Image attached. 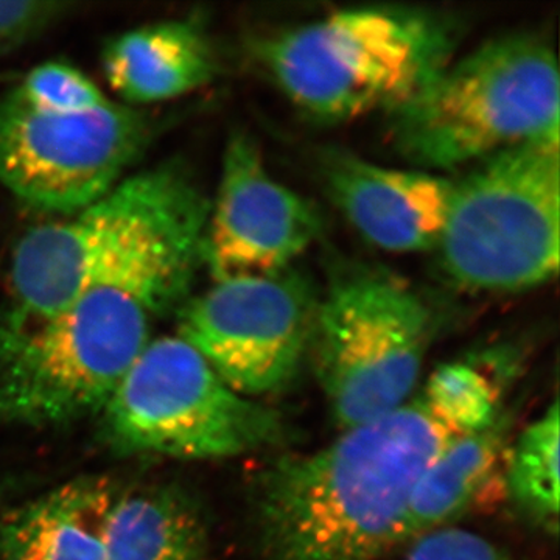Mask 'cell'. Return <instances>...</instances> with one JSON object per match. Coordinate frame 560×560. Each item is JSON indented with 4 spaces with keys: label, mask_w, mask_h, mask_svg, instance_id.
<instances>
[{
    "label": "cell",
    "mask_w": 560,
    "mask_h": 560,
    "mask_svg": "<svg viewBox=\"0 0 560 560\" xmlns=\"http://www.w3.org/2000/svg\"><path fill=\"white\" fill-rule=\"evenodd\" d=\"M456 436L418 390L324 447L276 456L254 486L261 559H385L404 547L420 477Z\"/></svg>",
    "instance_id": "1"
},
{
    "label": "cell",
    "mask_w": 560,
    "mask_h": 560,
    "mask_svg": "<svg viewBox=\"0 0 560 560\" xmlns=\"http://www.w3.org/2000/svg\"><path fill=\"white\" fill-rule=\"evenodd\" d=\"M200 246H179L103 280L51 318L0 331V419L68 423L106 405L153 338V320L189 301Z\"/></svg>",
    "instance_id": "2"
},
{
    "label": "cell",
    "mask_w": 560,
    "mask_h": 560,
    "mask_svg": "<svg viewBox=\"0 0 560 560\" xmlns=\"http://www.w3.org/2000/svg\"><path fill=\"white\" fill-rule=\"evenodd\" d=\"M210 201L180 162L125 176L90 206L22 235L11 257L10 300L0 331L27 329L83 291L205 241Z\"/></svg>",
    "instance_id": "3"
},
{
    "label": "cell",
    "mask_w": 560,
    "mask_h": 560,
    "mask_svg": "<svg viewBox=\"0 0 560 560\" xmlns=\"http://www.w3.org/2000/svg\"><path fill=\"white\" fill-rule=\"evenodd\" d=\"M458 38L447 14L359 7L268 36L256 54L298 109L337 124L400 108L455 58Z\"/></svg>",
    "instance_id": "4"
},
{
    "label": "cell",
    "mask_w": 560,
    "mask_h": 560,
    "mask_svg": "<svg viewBox=\"0 0 560 560\" xmlns=\"http://www.w3.org/2000/svg\"><path fill=\"white\" fill-rule=\"evenodd\" d=\"M558 58L547 39L501 36L453 60L389 113L394 147L419 171H455L559 140Z\"/></svg>",
    "instance_id": "5"
},
{
    "label": "cell",
    "mask_w": 560,
    "mask_h": 560,
    "mask_svg": "<svg viewBox=\"0 0 560 560\" xmlns=\"http://www.w3.org/2000/svg\"><path fill=\"white\" fill-rule=\"evenodd\" d=\"M436 330V313L399 276L363 264L331 272L308 361L338 430L415 397Z\"/></svg>",
    "instance_id": "6"
},
{
    "label": "cell",
    "mask_w": 560,
    "mask_h": 560,
    "mask_svg": "<svg viewBox=\"0 0 560 560\" xmlns=\"http://www.w3.org/2000/svg\"><path fill=\"white\" fill-rule=\"evenodd\" d=\"M559 230V140H539L493 154L453 179L436 250L458 289L518 293L558 276Z\"/></svg>",
    "instance_id": "7"
},
{
    "label": "cell",
    "mask_w": 560,
    "mask_h": 560,
    "mask_svg": "<svg viewBox=\"0 0 560 560\" xmlns=\"http://www.w3.org/2000/svg\"><path fill=\"white\" fill-rule=\"evenodd\" d=\"M103 412L109 440L127 453L226 459L290 440L278 410L232 389L179 337L151 340Z\"/></svg>",
    "instance_id": "8"
},
{
    "label": "cell",
    "mask_w": 560,
    "mask_h": 560,
    "mask_svg": "<svg viewBox=\"0 0 560 560\" xmlns=\"http://www.w3.org/2000/svg\"><path fill=\"white\" fill-rule=\"evenodd\" d=\"M150 117L109 101L47 113L0 97V184L43 212H79L116 187L151 139Z\"/></svg>",
    "instance_id": "9"
},
{
    "label": "cell",
    "mask_w": 560,
    "mask_h": 560,
    "mask_svg": "<svg viewBox=\"0 0 560 560\" xmlns=\"http://www.w3.org/2000/svg\"><path fill=\"white\" fill-rule=\"evenodd\" d=\"M318 300L294 268L221 280L184 304L178 337L232 389L261 400L289 388L308 361Z\"/></svg>",
    "instance_id": "10"
},
{
    "label": "cell",
    "mask_w": 560,
    "mask_h": 560,
    "mask_svg": "<svg viewBox=\"0 0 560 560\" xmlns=\"http://www.w3.org/2000/svg\"><path fill=\"white\" fill-rule=\"evenodd\" d=\"M319 232L313 202L272 178L253 139L232 136L202 241L213 282L290 270Z\"/></svg>",
    "instance_id": "11"
},
{
    "label": "cell",
    "mask_w": 560,
    "mask_h": 560,
    "mask_svg": "<svg viewBox=\"0 0 560 560\" xmlns=\"http://www.w3.org/2000/svg\"><path fill=\"white\" fill-rule=\"evenodd\" d=\"M331 200L352 226L383 250L436 249L451 209L453 179L419 168L383 167L348 153H324Z\"/></svg>",
    "instance_id": "12"
},
{
    "label": "cell",
    "mask_w": 560,
    "mask_h": 560,
    "mask_svg": "<svg viewBox=\"0 0 560 560\" xmlns=\"http://www.w3.org/2000/svg\"><path fill=\"white\" fill-rule=\"evenodd\" d=\"M102 66L110 90L132 108L175 101L200 90L217 73L208 33L187 18L114 36L103 49Z\"/></svg>",
    "instance_id": "13"
},
{
    "label": "cell",
    "mask_w": 560,
    "mask_h": 560,
    "mask_svg": "<svg viewBox=\"0 0 560 560\" xmlns=\"http://www.w3.org/2000/svg\"><path fill=\"white\" fill-rule=\"evenodd\" d=\"M512 427V412L501 410L488 425L453 438L441 448L412 493L404 547L431 530L455 525L493 486L503 488Z\"/></svg>",
    "instance_id": "14"
},
{
    "label": "cell",
    "mask_w": 560,
    "mask_h": 560,
    "mask_svg": "<svg viewBox=\"0 0 560 560\" xmlns=\"http://www.w3.org/2000/svg\"><path fill=\"white\" fill-rule=\"evenodd\" d=\"M113 486L86 478L51 490L18 511L0 533L3 560H105Z\"/></svg>",
    "instance_id": "15"
},
{
    "label": "cell",
    "mask_w": 560,
    "mask_h": 560,
    "mask_svg": "<svg viewBox=\"0 0 560 560\" xmlns=\"http://www.w3.org/2000/svg\"><path fill=\"white\" fill-rule=\"evenodd\" d=\"M105 560H210L200 511L175 490L116 495L105 526Z\"/></svg>",
    "instance_id": "16"
},
{
    "label": "cell",
    "mask_w": 560,
    "mask_h": 560,
    "mask_svg": "<svg viewBox=\"0 0 560 560\" xmlns=\"http://www.w3.org/2000/svg\"><path fill=\"white\" fill-rule=\"evenodd\" d=\"M559 400L552 399L536 420L512 438L503 471V489L523 517L559 533Z\"/></svg>",
    "instance_id": "17"
},
{
    "label": "cell",
    "mask_w": 560,
    "mask_h": 560,
    "mask_svg": "<svg viewBox=\"0 0 560 560\" xmlns=\"http://www.w3.org/2000/svg\"><path fill=\"white\" fill-rule=\"evenodd\" d=\"M418 390L436 418L458 436L482 429L503 410L501 381L490 374L486 361L442 364Z\"/></svg>",
    "instance_id": "18"
},
{
    "label": "cell",
    "mask_w": 560,
    "mask_h": 560,
    "mask_svg": "<svg viewBox=\"0 0 560 560\" xmlns=\"http://www.w3.org/2000/svg\"><path fill=\"white\" fill-rule=\"evenodd\" d=\"M9 94L28 108L47 113H81L110 101L86 73L65 61L36 66Z\"/></svg>",
    "instance_id": "19"
},
{
    "label": "cell",
    "mask_w": 560,
    "mask_h": 560,
    "mask_svg": "<svg viewBox=\"0 0 560 560\" xmlns=\"http://www.w3.org/2000/svg\"><path fill=\"white\" fill-rule=\"evenodd\" d=\"M407 548L404 560H522L488 537L456 525L423 534Z\"/></svg>",
    "instance_id": "20"
}]
</instances>
